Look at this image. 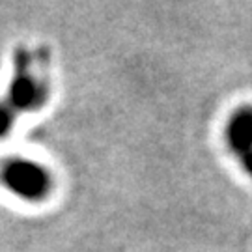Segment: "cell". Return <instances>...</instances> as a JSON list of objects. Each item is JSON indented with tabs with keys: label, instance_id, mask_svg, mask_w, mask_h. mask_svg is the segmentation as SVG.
<instances>
[{
	"label": "cell",
	"instance_id": "cell-2",
	"mask_svg": "<svg viewBox=\"0 0 252 252\" xmlns=\"http://www.w3.org/2000/svg\"><path fill=\"white\" fill-rule=\"evenodd\" d=\"M45 99V90L30 69V54L27 49H19L15 54L13 77L8 88V105L13 112H34Z\"/></svg>",
	"mask_w": 252,
	"mask_h": 252
},
{
	"label": "cell",
	"instance_id": "cell-4",
	"mask_svg": "<svg viewBox=\"0 0 252 252\" xmlns=\"http://www.w3.org/2000/svg\"><path fill=\"white\" fill-rule=\"evenodd\" d=\"M13 122H15V112L6 103H0V138L9 135Z\"/></svg>",
	"mask_w": 252,
	"mask_h": 252
},
{
	"label": "cell",
	"instance_id": "cell-1",
	"mask_svg": "<svg viewBox=\"0 0 252 252\" xmlns=\"http://www.w3.org/2000/svg\"><path fill=\"white\" fill-rule=\"evenodd\" d=\"M0 181L6 189L25 202H39L49 196L53 180L41 162L15 157L9 159L0 172Z\"/></svg>",
	"mask_w": 252,
	"mask_h": 252
},
{
	"label": "cell",
	"instance_id": "cell-3",
	"mask_svg": "<svg viewBox=\"0 0 252 252\" xmlns=\"http://www.w3.org/2000/svg\"><path fill=\"white\" fill-rule=\"evenodd\" d=\"M226 138L237 153L247 155L252 152V110H241L230 120Z\"/></svg>",
	"mask_w": 252,
	"mask_h": 252
}]
</instances>
